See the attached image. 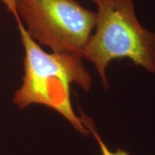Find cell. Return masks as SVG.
I'll return each instance as SVG.
<instances>
[{"mask_svg": "<svg viewBox=\"0 0 155 155\" xmlns=\"http://www.w3.org/2000/svg\"><path fill=\"white\" fill-rule=\"evenodd\" d=\"M22 44L24 48V74L21 87L16 91L12 102L19 110L41 104L55 110L72 124L78 132L88 135L79 116L73 110L71 85L76 84L84 91L91 87V76L78 54L47 53L27 33L17 15Z\"/></svg>", "mask_w": 155, "mask_h": 155, "instance_id": "obj_1", "label": "cell"}, {"mask_svg": "<svg viewBox=\"0 0 155 155\" xmlns=\"http://www.w3.org/2000/svg\"><path fill=\"white\" fill-rule=\"evenodd\" d=\"M90 1L97 8L95 32L84 46L82 57L94 65L104 87L109 88L107 67L118 59H129L155 73V33L139 22L134 0Z\"/></svg>", "mask_w": 155, "mask_h": 155, "instance_id": "obj_2", "label": "cell"}, {"mask_svg": "<svg viewBox=\"0 0 155 155\" xmlns=\"http://www.w3.org/2000/svg\"><path fill=\"white\" fill-rule=\"evenodd\" d=\"M12 15H17L30 38L53 53L78 54L96 25V12L77 0H14ZM83 58V57H82Z\"/></svg>", "mask_w": 155, "mask_h": 155, "instance_id": "obj_3", "label": "cell"}, {"mask_svg": "<svg viewBox=\"0 0 155 155\" xmlns=\"http://www.w3.org/2000/svg\"><path fill=\"white\" fill-rule=\"evenodd\" d=\"M79 114H80V119L82 121L83 125L90 133L93 134L96 140L97 141V143L99 145L100 149H101V152H102V155H129V153L127 152L122 149H116L115 152L110 151L108 148V147L106 146L105 143L104 142L102 138H101V136H100L97 130V127L95 126V123L93 122V121L88 116H86L81 109L79 110Z\"/></svg>", "mask_w": 155, "mask_h": 155, "instance_id": "obj_4", "label": "cell"}, {"mask_svg": "<svg viewBox=\"0 0 155 155\" xmlns=\"http://www.w3.org/2000/svg\"><path fill=\"white\" fill-rule=\"evenodd\" d=\"M7 7V10L10 11L14 8V0H0Z\"/></svg>", "mask_w": 155, "mask_h": 155, "instance_id": "obj_5", "label": "cell"}]
</instances>
